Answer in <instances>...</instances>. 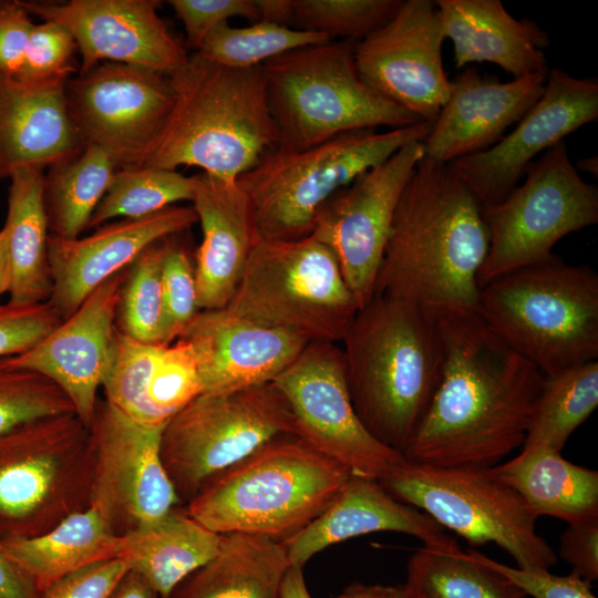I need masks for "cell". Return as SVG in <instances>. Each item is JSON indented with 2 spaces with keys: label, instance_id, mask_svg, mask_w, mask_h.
<instances>
[{
  "label": "cell",
  "instance_id": "cell-28",
  "mask_svg": "<svg viewBox=\"0 0 598 598\" xmlns=\"http://www.w3.org/2000/svg\"><path fill=\"white\" fill-rule=\"evenodd\" d=\"M435 4L456 68L489 62L513 79L548 69L547 33L533 21L512 17L499 0H437Z\"/></svg>",
  "mask_w": 598,
  "mask_h": 598
},
{
  "label": "cell",
  "instance_id": "cell-16",
  "mask_svg": "<svg viewBox=\"0 0 598 598\" xmlns=\"http://www.w3.org/2000/svg\"><path fill=\"white\" fill-rule=\"evenodd\" d=\"M423 157V142L405 144L334 193L317 213L310 236L333 252L359 309L374 296L398 202Z\"/></svg>",
  "mask_w": 598,
  "mask_h": 598
},
{
  "label": "cell",
  "instance_id": "cell-11",
  "mask_svg": "<svg viewBox=\"0 0 598 598\" xmlns=\"http://www.w3.org/2000/svg\"><path fill=\"white\" fill-rule=\"evenodd\" d=\"M395 499L427 514L472 545L494 543L518 568L549 570L557 561L536 533L537 517L488 468H442L405 460L378 478Z\"/></svg>",
  "mask_w": 598,
  "mask_h": 598
},
{
  "label": "cell",
  "instance_id": "cell-37",
  "mask_svg": "<svg viewBox=\"0 0 598 598\" xmlns=\"http://www.w3.org/2000/svg\"><path fill=\"white\" fill-rule=\"evenodd\" d=\"M193 182L177 171L127 166L116 169L112 183L95 208L87 228L113 218L136 219L163 210L181 200H192Z\"/></svg>",
  "mask_w": 598,
  "mask_h": 598
},
{
  "label": "cell",
  "instance_id": "cell-43",
  "mask_svg": "<svg viewBox=\"0 0 598 598\" xmlns=\"http://www.w3.org/2000/svg\"><path fill=\"white\" fill-rule=\"evenodd\" d=\"M203 393L192 344L183 338L164 346L148 388L151 409L161 424Z\"/></svg>",
  "mask_w": 598,
  "mask_h": 598
},
{
  "label": "cell",
  "instance_id": "cell-10",
  "mask_svg": "<svg viewBox=\"0 0 598 598\" xmlns=\"http://www.w3.org/2000/svg\"><path fill=\"white\" fill-rule=\"evenodd\" d=\"M89 429L76 414L0 436V539L41 535L90 504Z\"/></svg>",
  "mask_w": 598,
  "mask_h": 598
},
{
  "label": "cell",
  "instance_id": "cell-26",
  "mask_svg": "<svg viewBox=\"0 0 598 598\" xmlns=\"http://www.w3.org/2000/svg\"><path fill=\"white\" fill-rule=\"evenodd\" d=\"M192 182V207L203 233L194 265L198 309L220 310L235 293L259 240L248 198L236 181L202 172Z\"/></svg>",
  "mask_w": 598,
  "mask_h": 598
},
{
  "label": "cell",
  "instance_id": "cell-48",
  "mask_svg": "<svg viewBox=\"0 0 598 598\" xmlns=\"http://www.w3.org/2000/svg\"><path fill=\"white\" fill-rule=\"evenodd\" d=\"M474 556L517 586L525 596L533 598H597L590 582L570 573L557 576L544 569H523L498 563L477 550Z\"/></svg>",
  "mask_w": 598,
  "mask_h": 598
},
{
  "label": "cell",
  "instance_id": "cell-9",
  "mask_svg": "<svg viewBox=\"0 0 598 598\" xmlns=\"http://www.w3.org/2000/svg\"><path fill=\"white\" fill-rule=\"evenodd\" d=\"M225 313L338 343L358 303L333 252L312 236L259 240Z\"/></svg>",
  "mask_w": 598,
  "mask_h": 598
},
{
  "label": "cell",
  "instance_id": "cell-7",
  "mask_svg": "<svg viewBox=\"0 0 598 598\" xmlns=\"http://www.w3.org/2000/svg\"><path fill=\"white\" fill-rule=\"evenodd\" d=\"M261 71L277 150L301 151L346 132L423 122L361 79L352 41L296 48Z\"/></svg>",
  "mask_w": 598,
  "mask_h": 598
},
{
  "label": "cell",
  "instance_id": "cell-59",
  "mask_svg": "<svg viewBox=\"0 0 598 598\" xmlns=\"http://www.w3.org/2000/svg\"><path fill=\"white\" fill-rule=\"evenodd\" d=\"M0 307H1V305H0Z\"/></svg>",
  "mask_w": 598,
  "mask_h": 598
},
{
  "label": "cell",
  "instance_id": "cell-45",
  "mask_svg": "<svg viewBox=\"0 0 598 598\" xmlns=\"http://www.w3.org/2000/svg\"><path fill=\"white\" fill-rule=\"evenodd\" d=\"M181 234V233H179ZM178 234L165 238L162 285L167 319V342L175 341L199 311L195 267Z\"/></svg>",
  "mask_w": 598,
  "mask_h": 598
},
{
  "label": "cell",
  "instance_id": "cell-56",
  "mask_svg": "<svg viewBox=\"0 0 598 598\" xmlns=\"http://www.w3.org/2000/svg\"><path fill=\"white\" fill-rule=\"evenodd\" d=\"M280 598H312L307 589L302 568L289 566L282 579Z\"/></svg>",
  "mask_w": 598,
  "mask_h": 598
},
{
  "label": "cell",
  "instance_id": "cell-39",
  "mask_svg": "<svg viewBox=\"0 0 598 598\" xmlns=\"http://www.w3.org/2000/svg\"><path fill=\"white\" fill-rule=\"evenodd\" d=\"M329 40L317 32L257 21L247 27L216 25L195 52L204 60L231 69H251L296 48Z\"/></svg>",
  "mask_w": 598,
  "mask_h": 598
},
{
  "label": "cell",
  "instance_id": "cell-1",
  "mask_svg": "<svg viewBox=\"0 0 598 598\" xmlns=\"http://www.w3.org/2000/svg\"><path fill=\"white\" fill-rule=\"evenodd\" d=\"M437 320L440 382L402 454L434 467H493L523 445L545 375L477 312Z\"/></svg>",
  "mask_w": 598,
  "mask_h": 598
},
{
  "label": "cell",
  "instance_id": "cell-30",
  "mask_svg": "<svg viewBox=\"0 0 598 598\" xmlns=\"http://www.w3.org/2000/svg\"><path fill=\"white\" fill-rule=\"evenodd\" d=\"M514 489L528 509L570 524L598 519V472L543 447L522 448L508 462L488 468Z\"/></svg>",
  "mask_w": 598,
  "mask_h": 598
},
{
  "label": "cell",
  "instance_id": "cell-35",
  "mask_svg": "<svg viewBox=\"0 0 598 598\" xmlns=\"http://www.w3.org/2000/svg\"><path fill=\"white\" fill-rule=\"evenodd\" d=\"M403 586L408 598H526L472 549L446 553L420 548L408 561Z\"/></svg>",
  "mask_w": 598,
  "mask_h": 598
},
{
  "label": "cell",
  "instance_id": "cell-51",
  "mask_svg": "<svg viewBox=\"0 0 598 598\" xmlns=\"http://www.w3.org/2000/svg\"><path fill=\"white\" fill-rule=\"evenodd\" d=\"M559 556L574 574L591 582L598 578V519L570 524L560 537Z\"/></svg>",
  "mask_w": 598,
  "mask_h": 598
},
{
  "label": "cell",
  "instance_id": "cell-15",
  "mask_svg": "<svg viewBox=\"0 0 598 598\" xmlns=\"http://www.w3.org/2000/svg\"><path fill=\"white\" fill-rule=\"evenodd\" d=\"M164 426L135 422L106 401L96 402L87 427L90 504L105 514L117 535L183 504L161 457Z\"/></svg>",
  "mask_w": 598,
  "mask_h": 598
},
{
  "label": "cell",
  "instance_id": "cell-34",
  "mask_svg": "<svg viewBox=\"0 0 598 598\" xmlns=\"http://www.w3.org/2000/svg\"><path fill=\"white\" fill-rule=\"evenodd\" d=\"M116 169L103 150L90 144L76 155L49 166L43 185L49 234L73 239L87 229Z\"/></svg>",
  "mask_w": 598,
  "mask_h": 598
},
{
  "label": "cell",
  "instance_id": "cell-36",
  "mask_svg": "<svg viewBox=\"0 0 598 598\" xmlns=\"http://www.w3.org/2000/svg\"><path fill=\"white\" fill-rule=\"evenodd\" d=\"M598 405V361L545 377L522 448L561 451Z\"/></svg>",
  "mask_w": 598,
  "mask_h": 598
},
{
  "label": "cell",
  "instance_id": "cell-27",
  "mask_svg": "<svg viewBox=\"0 0 598 598\" xmlns=\"http://www.w3.org/2000/svg\"><path fill=\"white\" fill-rule=\"evenodd\" d=\"M66 82H25L0 73V178L25 166L49 167L83 150L65 101Z\"/></svg>",
  "mask_w": 598,
  "mask_h": 598
},
{
  "label": "cell",
  "instance_id": "cell-31",
  "mask_svg": "<svg viewBox=\"0 0 598 598\" xmlns=\"http://www.w3.org/2000/svg\"><path fill=\"white\" fill-rule=\"evenodd\" d=\"M44 169L25 166L9 177L8 214L2 228L11 269L8 301L11 306L47 302L52 293L43 202Z\"/></svg>",
  "mask_w": 598,
  "mask_h": 598
},
{
  "label": "cell",
  "instance_id": "cell-42",
  "mask_svg": "<svg viewBox=\"0 0 598 598\" xmlns=\"http://www.w3.org/2000/svg\"><path fill=\"white\" fill-rule=\"evenodd\" d=\"M75 414L63 391L33 371L0 363V436L25 423Z\"/></svg>",
  "mask_w": 598,
  "mask_h": 598
},
{
  "label": "cell",
  "instance_id": "cell-38",
  "mask_svg": "<svg viewBox=\"0 0 598 598\" xmlns=\"http://www.w3.org/2000/svg\"><path fill=\"white\" fill-rule=\"evenodd\" d=\"M165 238L150 245L127 267L120 292L115 326L122 333L141 342L167 346V319L162 285Z\"/></svg>",
  "mask_w": 598,
  "mask_h": 598
},
{
  "label": "cell",
  "instance_id": "cell-32",
  "mask_svg": "<svg viewBox=\"0 0 598 598\" xmlns=\"http://www.w3.org/2000/svg\"><path fill=\"white\" fill-rule=\"evenodd\" d=\"M289 566L280 542L244 533L224 534L215 557L168 598H280Z\"/></svg>",
  "mask_w": 598,
  "mask_h": 598
},
{
  "label": "cell",
  "instance_id": "cell-12",
  "mask_svg": "<svg viewBox=\"0 0 598 598\" xmlns=\"http://www.w3.org/2000/svg\"><path fill=\"white\" fill-rule=\"evenodd\" d=\"M502 202L482 206L489 234L478 286L553 256L565 236L598 223V188L582 179L565 141L527 167Z\"/></svg>",
  "mask_w": 598,
  "mask_h": 598
},
{
  "label": "cell",
  "instance_id": "cell-33",
  "mask_svg": "<svg viewBox=\"0 0 598 598\" xmlns=\"http://www.w3.org/2000/svg\"><path fill=\"white\" fill-rule=\"evenodd\" d=\"M117 538L105 514L90 504L41 535L0 540L42 592L79 568L116 558Z\"/></svg>",
  "mask_w": 598,
  "mask_h": 598
},
{
  "label": "cell",
  "instance_id": "cell-4",
  "mask_svg": "<svg viewBox=\"0 0 598 598\" xmlns=\"http://www.w3.org/2000/svg\"><path fill=\"white\" fill-rule=\"evenodd\" d=\"M168 76L173 105L135 166H196L235 182L276 147L261 66L226 68L193 52Z\"/></svg>",
  "mask_w": 598,
  "mask_h": 598
},
{
  "label": "cell",
  "instance_id": "cell-25",
  "mask_svg": "<svg viewBox=\"0 0 598 598\" xmlns=\"http://www.w3.org/2000/svg\"><path fill=\"white\" fill-rule=\"evenodd\" d=\"M379 532L411 535L435 550H462L427 514L395 499L378 480L359 475H352L331 504L282 545L290 566L302 568L313 555L333 544Z\"/></svg>",
  "mask_w": 598,
  "mask_h": 598
},
{
  "label": "cell",
  "instance_id": "cell-54",
  "mask_svg": "<svg viewBox=\"0 0 598 598\" xmlns=\"http://www.w3.org/2000/svg\"><path fill=\"white\" fill-rule=\"evenodd\" d=\"M337 598H408L403 585L383 586L354 582Z\"/></svg>",
  "mask_w": 598,
  "mask_h": 598
},
{
  "label": "cell",
  "instance_id": "cell-47",
  "mask_svg": "<svg viewBox=\"0 0 598 598\" xmlns=\"http://www.w3.org/2000/svg\"><path fill=\"white\" fill-rule=\"evenodd\" d=\"M167 3L183 22L187 47L194 52L216 25L229 18L258 21L255 0H171Z\"/></svg>",
  "mask_w": 598,
  "mask_h": 598
},
{
  "label": "cell",
  "instance_id": "cell-53",
  "mask_svg": "<svg viewBox=\"0 0 598 598\" xmlns=\"http://www.w3.org/2000/svg\"><path fill=\"white\" fill-rule=\"evenodd\" d=\"M258 21L289 27L292 18V0H255Z\"/></svg>",
  "mask_w": 598,
  "mask_h": 598
},
{
  "label": "cell",
  "instance_id": "cell-55",
  "mask_svg": "<svg viewBox=\"0 0 598 598\" xmlns=\"http://www.w3.org/2000/svg\"><path fill=\"white\" fill-rule=\"evenodd\" d=\"M154 590L136 573L128 570L109 598H157Z\"/></svg>",
  "mask_w": 598,
  "mask_h": 598
},
{
  "label": "cell",
  "instance_id": "cell-17",
  "mask_svg": "<svg viewBox=\"0 0 598 598\" xmlns=\"http://www.w3.org/2000/svg\"><path fill=\"white\" fill-rule=\"evenodd\" d=\"M64 95L84 145L103 150L117 169L137 165L174 101L168 75L115 62L72 76Z\"/></svg>",
  "mask_w": 598,
  "mask_h": 598
},
{
  "label": "cell",
  "instance_id": "cell-22",
  "mask_svg": "<svg viewBox=\"0 0 598 598\" xmlns=\"http://www.w3.org/2000/svg\"><path fill=\"white\" fill-rule=\"evenodd\" d=\"M198 223L193 207L169 206L150 216L102 225L83 238L49 234V303L62 320L106 279L128 267L150 245Z\"/></svg>",
  "mask_w": 598,
  "mask_h": 598
},
{
  "label": "cell",
  "instance_id": "cell-21",
  "mask_svg": "<svg viewBox=\"0 0 598 598\" xmlns=\"http://www.w3.org/2000/svg\"><path fill=\"white\" fill-rule=\"evenodd\" d=\"M127 267L103 281L54 330L29 350L0 363L37 372L55 383L89 427L97 390L111 362L116 310Z\"/></svg>",
  "mask_w": 598,
  "mask_h": 598
},
{
  "label": "cell",
  "instance_id": "cell-18",
  "mask_svg": "<svg viewBox=\"0 0 598 598\" xmlns=\"http://www.w3.org/2000/svg\"><path fill=\"white\" fill-rule=\"evenodd\" d=\"M444 40L435 1H402L390 21L354 42L358 72L385 99L433 122L451 91L442 60Z\"/></svg>",
  "mask_w": 598,
  "mask_h": 598
},
{
  "label": "cell",
  "instance_id": "cell-44",
  "mask_svg": "<svg viewBox=\"0 0 598 598\" xmlns=\"http://www.w3.org/2000/svg\"><path fill=\"white\" fill-rule=\"evenodd\" d=\"M78 44L71 32L54 21L34 24L28 41L18 80L25 82L69 81L80 64Z\"/></svg>",
  "mask_w": 598,
  "mask_h": 598
},
{
  "label": "cell",
  "instance_id": "cell-2",
  "mask_svg": "<svg viewBox=\"0 0 598 598\" xmlns=\"http://www.w3.org/2000/svg\"><path fill=\"white\" fill-rule=\"evenodd\" d=\"M488 245L478 199L448 164L423 157L398 202L374 296L437 319L476 312Z\"/></svg>",
  "mask_w": 598,
  "mask_h": 598
},
{
  "label": "cell",
  "instance_id": "cell-3",
  "mask_svg": "<svg viewBox=\"0 0 598 598\" xmlns=\"http://www.w3.org/2000/svg\"><path fill=\"white\" fill-rule=\"evenodd\" d=\"M340 342L360 421L379 442L403 453L440 382L444 344L437 318L409 302L373 296Z\"/></svg>",
  "mask_w": 598,
  "mask_h": 598
},
{
  "label": "cell",
  "instance_id": "cell-57",
  "mask_svg": "<svg viewBox=\"0 0 598 598\" xmlns=\"http://www.w3.org/2000/svg\"><path fill=\"white\" fill-rule=\"evenodd\" d=\"M11 283V269L8 255L6 230H0V295L9 292Z\"/></svg>",
  "mask_w": 598,
  "mask_h": 598
},
{
  "label": "cell",
  "instance_id": "cell-6",
  "mask_svg": "<svg viewBox=\"0 0 598 598\" xmlns=\"http://www.w3.org/2000/svg\"><path fill=\"white\" fill-rule=\"evenodd\" d=\"M476 312L545 377L598 359V275L553 255L481 288Z\"/></svg>",
  "mask_w": 598,
  "mask_h": 598
},
{
  "label": "cell",
  "instance_id": "cell-20",
  "mask_svg": "<svg viewBox=\"0 0 598 598\" xmlns=\"http://www.w3.org/2000/svg\"><path fill=\"white\" fill-rule=\"evenodd\" d=\"M19 2L30 16L58 22L71 32L81 55L79 73L115 62L169 75L189 55L158 16L159 1Z\"/></svg>",
  "mask_w": 598,
  "mask_h": 598
},
{
  "label": "cell",
  "instance_id": "cell-8",
  "mask_svg": "<svg viewBox=\"0 0 598 598\" xmlns=\"http://www.w3.org/2000/svg\"><path fill=\"white\" fill-rule=\"evenodd\" d=\"M433 122L346 132L301 151L272 148L237 184L246 194L258 240L309 237L320 207L405 144L423 142Z\"/></svg>",
  "mask_w": 598,
  "mask_h": 598
},
{
  "label": "cell",
  "instance_id": "cell-5",
  "mask_svg": "<svg viewBox=\"0 0 598 598\" xmlns=\"http://www.w3.org/2000/svg\"><path fill=\"white\" fill-rule=\"evenodd\" d=\"M352 475L301 437L282 433L208 481L185 508L217 534L282 543L317 518Z\"/></svg>",
  "mask_w": 598,
  "mask_h": 598
},
{
  "label": "cell",
  "instance_id": "cell-52",
  "mask_svg": "<svg viewBox=\"0 0 598 598\" xmlns=\"http://www.w3.org/2000/svg\"><path fill=\"white\" fill-rule=\"evenodd\" d=\"M0 598H41L28 575L10 557L0 540Z\"/></svg>",
  "mask_w": 598,
  "mask_h": 598
},
{
  "label": "cell",
  "instance_id": "cell-46",
  "mask_svg": "<svg viewBox=\"0 0 598 598\" xmlns=\"http://www.w3.org/2000/svg\"><path fill=\"white\" fill-rule=\"evenodd\" d=\"M62 321L48 301L29 306H1L0 359L29 350Z\"/></svg>",
  "mask_w": 598,
  "mask_h": 598
},
{
  "label": "cell",
  "instance_id": "cell-49",
  "mask_svg": "<svg viewBox=\"0 0 598 598\" xmlns=\"http://www.w3.org/2000/svg\"><path fill=\"white\" fill-rule=\"evenodd\" d=\"M128 570L121 558L100 560L58 579L41 598H109Z\"/></svg>",
  "mask_w": 598,
  "mask_h": 598
},
{
  "label": "cell",
  "instance_id": "cell-24",
  "mask_svg": "<svg viewBox=\"0 0 598 598\" xmlns=\"http://www.w3.org/2000/svg\"><path fill=\"white\" fill-rule=\"evenodd\" d=\"M547 72L499 82L464 69L423 141L424 157L448 164L492 147L540 97Z\"/></svg>",
  "mask_w": 598,
  "mask_h": 598
},
{
  "label": "cell",
  "instance_id": "cell-58",
  "mask_svg": "<svg viewBox=\"0 0 598 598\" xmlns=\"http://www.w3.org/2000/svg\"><path fill=\"white\" fill-rule=\"evenodd\" d=\"M576 169L578 172H585L589 173L591 175H595L597 177L598 175V157L590 156V157H584L578 161V163L575 165Z\"/></svg>",
  "mask_w": 598,
  "mask_h": 598
},
{
  "label": "cell",
  "instance_id": "cell-41",
  "mask_svg": "<svg viewBox=\"0 0 598 598\" xmlns=\"http://www.w3.org/2000/svg\"><path fill=\"white\" fill-rule=\"evenodd\" d=\"M402 0H292L290 28L358 42L383 27Z\"/></svg>",
  "mask_w": 598,
  "mask_h": 598
},
{
  "label": "cell",
  "instance_id": "cell-40",
  "mask_svg": "<svg viewBox=\"0 0 598 598\" xmlns=\"http://www.w3.org/2000/svg\"><path fill=\"white\" fill-rule=\"evenodd\" d=\"M164 346L141 342L116 328L111 362L101 385L107 403L145 425H165L156 420L148 402L150 383Z\"/></svg>",
  "mask_w": 598,
  "mask_h": 598
},
{
  "label": "cell",
  "instance_id": "cell-23",
  "mask_svg": "<svg viewBox=\"0 0 598 598\" xmlns=\"http://www.w3.org/2000/svg\"><path fill=\"white\" fill-rule=\"evenodd\" d=\"M178 338L195 352L202 394H226L272 383L311 342L279 328L200 310Z\"/></svg>",
  "mask_w": 598,
  "mask_h": 598
},
{
  "label": "cell",
  "instance_id": "cell-14",
  "mask_svg": "<svg viewBox=\"0 0 598 598\" xmlns=\"http://www.w3.org/2000/svg\"><path fill=\"white\" fill-rule=\"evenodd\" d=\"M272 383L288 404L293 434L354 475L378 480L404 458L360 421L338 343L311 341Z\"/></svg>",
  "mask_w": 598,
  "mask_h": 598
},
{
  "label": "cell",
  "instance_id": "cell-13",
  "mask_svg": "<svg viewBox=\"0 0 598 598\" xmlns=\"http://www.w3.org/2000/svg\"><path fill=\"white\" fill-rule=\"evenodd\" d=\"M293 434L288 404L274 383L200 394L165 424L164 468L182 503L270 439Z\"/></svg>",
  "mask_w": 598,
  "mask_h": 598
},
{
  "label": "cell",
  "instance_id": "cell-29",
  "mask_svg": "<svg viewBox=\"0 0 598 598\" xmlns=\"http://www.w3.org/2000/svg\"><path fill=\"white\" fill-rule=\"evenodd\" d=\"M221 537L178 505L162 517L118 535L116 558L123 559L158 597L168 598L215 557Z\"/></svg>",
  "mask_w": 598,
  "mask_h": 598
},
{
  "label": "cell",
  "instance_id": "cell-19",
  "mask_svg": "<svg viewBox=\"0 0 598 598\" xmlns=\"http://www.w3.org/2000/svg\"><path fill=\"white\" fill-rule=\"evenodd\" d=\"M598 118V82L548 69L543 94L492 147L448 163L482 206L502 202L540 155Z\"/></svg>",
  "mask_w": 598,
  "mask_h": 598
},
{
  "label": "cell",
  "instance_id": "cell-50",
  "mask_svg": "<svg viewBox=\"0 0 598 598\" xmlns=\"http://www.w3.org/2000/svg\"><path fill=\"white\" fill-rule=\"evenodd\" d=\"M33 25L19 0H0V73L18 74Z\"/></svg>",
  "mask_w": 598,
  "mask_h": 598
}]
</instances>
